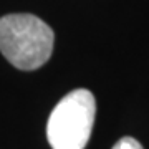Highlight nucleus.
Returning <instances> with one entry per match:
<instances>
[{
  "mask_svg": "<svg viewBox=\"0 0 149 149\" xmlns=\"http://www.w3.org/2000/svg\"><path fill=\"white\" fill-rule=\"evenodd\" d=\"M55 33L32 13H10L0 18V52L15 68L32 71L53 53Z\"/></svg>",
  "mask_w": 149,
  "mask_h": 149,
  "instance_id": "1",
  "label": "nucleus"
},
{
  "mask_svg": "<svg viewBox=\"0 0 149 149\" xmlns=\"http://www.w3.org/2000/svg\"><path fill=\"white\" fill-rule=\"evenodd\" d=\"M96 114V100L90 90L70 91L50 113L47 138L53 149H85Z\"/></svg>",
  "mask_w": 149,
  "mask_h": 149,
  "instance_id": "2",
  "label": "nucleus"
},
{
  "mask_svg": "<svg viewBox=\"0 0 149 149\" xmlns=\"http://www.w3.org/2000/svg\"><path fill=\"white\" fill-rule=\"evenodd\" d=\"M113 149H144L143 146H141V143L139 141H136L134 138H121L119 141H118L114 146H113Z\"/></svg>",
  "mask_w": 149,
  "mask_h": 149,
  "instance_id": "3",
  "label": "nucleus"
}]
</instances>
